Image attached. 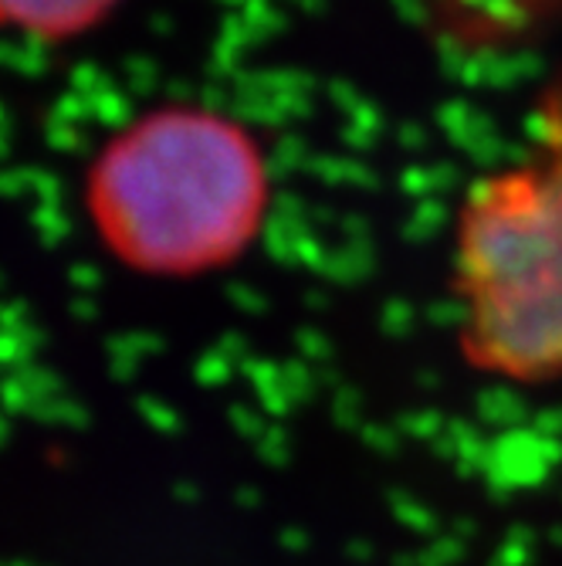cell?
Returning <instances> with one entry per match:
<instances>
[{
	"label": "cell",
	"instance_id": "6da1fadb",
	"mask_svg": "<svg viewBox=\"0 0 562 566\" xmlns=\"http://www.w3.org/2000/svg\"><path fill=\"white\" fill-rule=\"evenodd\" d=\"M450 285L478 374L562 377V95L542 106L522 157L471 184L454 224Z\"/></svg>",
	"mask_w": 562,
	"mask_h": 566
},
{
	"label": "cell",
	"instance_id": "7a4b0ae2",
	"mask_svg": "<svg viewBox=\"0 0 562 566\" xmlns=\"http://www.w3.org/2000/svg\"><path fill=\"white\" fill-rule=\"evenodd\" d=\"M265 197V160L241 126L170 109L106 149L92 218L129 265L183 275L237 259L258 234Z\"/></svg>",
	"mask_w": 562,
	"mask_h": 566
},
{
	"label": "cell",
	"instance_id": "3957f363",
	"mask_svg": "<svg viewBox=\"0 0 562 566\" xmlns=\"http://www.w3.org/2000/svg\"><path fill=\"white\" fill-rule=\"evenodd\" d=\"M113 4L116 0H0V21L34 34H72Z\"/></svg>",
	"mask_w": 562,
	"mask_h": 566
}]
</instances>
